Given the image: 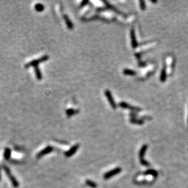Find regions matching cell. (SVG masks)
Listing matches in <instances>:
<instances>
[{"instance_id": "12", "label": "cell", "mask_w": 188, "mask_h": 188, "mask_svg": "<svg viewBox=\"0 0 188 188\" xmlns=\"http://www.w3.org/2000/svg\"><path fill=\"white\" fill-rule=\"evenodd\" d=\"M85 183H86V185H87V186H88L89 187H90L91 188H96L97 187L96 184L94 182H93V181H91V180H87L85 181Z\"/></svg>"}, {"instance_id": "4", "label": "cell", "mask_w": 188, "mask_h": 188, "mask_svg": "<svg viewBox=\"0 0 188 188\" xmlns=\"http://www.w3.org/2000/svg\"><path fill=\"white\" fill-rule=\"evenodd\" d=\"M105 96L107 98L108 102H109L111 106V107L113 108H116V105L115 102H114V100L113 99V96H112L111 93H110L109 90H105Z\"/></svg>"}, {"instance_id": "3", "label": "cell", "mask_w": 188, "mask_h": 188, "mask_svg": "<svg viewBox=\"0 0 188 188\" xmlns=\"http://www.w3.org/2000/svg\"><path fill=\"white\" fill-rule=\"evenodd\" d=\"M53 147L49 145V146L44 148V149H43V150H42V151L40 152L37 155V158H40L43 157V156H44V155L50 154L51 152H53Z\"/></svg>"}, {"instance_id": "6", "label": "cell", "mask_w": 188, "mask_h": 188, "mask_svg": "<svg viewBox=\"0 0 188 188\" xmlns=\"http://www.w3.org/2000/svg\"><path fill=\"white\" fill-rule=\"evenodd\" d=\"M63 18H64L65 22L66 24L68 29L70 30L73 29V28H74V25H73V23H72L71 20L69 19V17H68L67 15H63Z\"/></svg>"}, {"instance_id": "17", "label": "cell", "mask_w": 188, "mask_h": 188, "mask_svg": "<svg viewBox=\"0 0 188 188\" xmlns=\"http://www.w3.org/2000/svg\"><path fill=\"white\" fill-rule=\"evenodd\" d=\"M0 179H1V174H0Z\"/></svg>"}, {"instance_id": "10", "label": "cell", "mask_w": 188, "mask_h": 188, "mask_svg": "<svg viewBox=\"0 0 188 188\" xmlns=\"http://www.w3.org/2000/svg\"><path fill=\"white\" fill-rule=\"evenodd\" d=\"M118 169H116V170H112V171L109 172L107 173V174H105V175H104V178H105V179L111 177L113 176V175H115L116 174H117V173H118Z\"/></svg>"}, {"instance_id": "2", "label": "cell", "mask_w": 188, "mask_h": 188, "mask_svg": "<svg viewBox=\"0 0 188 188\" xmlns=\"http://www.w3.org/2000/svg\"><path fill=\"white\" fill-rule=\"evenodd\" d=\"M4 170H5V172H6V174H7L9 178L10 179V181H11L12 186L15 188H18V186H19V183L18 182V181L17 180L16 178L13 176V175H12V173H11V170H10L7 166L4 167Z\"/></svg>"}, {"instance_id": "13", "label": "cell", "mask_w": 188, "mask_h": 188, "mask_svg": "<svg viewBox=\"0 0 188 188\" xmlns=\"http://www.w3.org/2000/svg\"><path fill=\"white\" fill-rule=\"evenodd\" d=\"M132 44L133 46L135 47L136 46V41L135 40V37H134V32L133 31L132 32Z\"/></svg>"}, {"instance_id": "16", "label": "cell", "mask_w": 188, "mask_h": 188, "mask_svg": "<svg viewBox=\"0 0 188 188\" xmlns=\"http://www.w3.org/2000/svg\"><path fill=\"white\" fill-rule=\"evenodd\" d=\"M89 2L88 1H83L80 4V7H83L84 6L87 5V4H88Z\"/></svg>"}, {"instance_id": "5", "label": "cell", "mask_w": 188, "mask_h": 188, "mask_svg": "<svg viewBox=\"0 0 188 188\" xmlns=\"http://www.w3.org/2000/svg\"><path fill=\"white\" fill-rule=\"evenodd\" d=\"M79 148V144H76V145H74V146L72 147L68 151H67L65 153V155L66 157H71V156H73V155L77 151Z\"/></svg>"}, {"instance_id": "1", "label": "cell", "mask_w": 188, "mask_h": 188, "mask_svg": "<svg viewBox=\"0 0 188 188\" xmlns=\"http://www.w3.org/2000/svg\"><path fill=\"white\" fill-rule=\"evenodd\" d=\"M48 59H49V56L47 55H45L42 56V57L38 58V59L33 60L31 61V62L26 63V64L25 65V67L26 68H29V67H31V66H33V67L38 66V65L40 64V63H42V62H46V61L48 60Z\"/></svg>"}, {"instance_id": "14", "label": "cell", "mask_w": 188, "mask_h": 188, "mask_svg": "<svg viewBox=\"0 0 188 188\" xmlns=\"http://www.w3.org/2000/svg\"><path fill=\"white\" fill-rule=\"evenodd\" d=\"M124 73L125 74H129V75H133L134 73L133 71L130 70V69H125L124 71Z\"/></svg>"}, {"instance_id": "8", "label": "cell", "mask_w": 188, "mask_h": 188, "mask_svg": "<svg viewBox=\"0 0 188 188\" xmlns=\"http://www.w3.org/2000/svg\"><path fill=\"white\" fill-rule=\"evenodd\" d=\"M11 156V150L9 148H6L4 150V156L6 160H9Z\"/></svg>"}, {"instance_id": "11", "label": "cell", "mask_w": 188, "mask_h": 188, "mask_svg": "<svg viewBox=\"0 0 188 188\" xmlns=\"http://www.w3.org/2000/svg\"><path fill=\"white\" fill-rule=\"evenodd\" d=\"M77 111H78L76 110L71 108V109H68L66 111V114L68 116H73L74 115V114H76L77 113H78Z\"/></svg>"}, {"instance_id": "9", "label": "cell", "mask_w": 188, "mask_h": 188, "mask_svg": "<svg viewBox=\"0 0 188 188\" xmlns=\"http://www.w3.org/2000/svg\"><path fill=\"white\" fill-rule=\"evenodd\" d=\"M44 6H43L42 4L40 3H37L36 4L35 6V9L36 10L37 12H42V11L44 10Z\"/></svg>"}, {"instance_id": "7", "label": "cell", "mask_w": 188, "mask_h": 188, "mask_svg": "<svg viewBox=\"0 0 188 188\" xmlns=\"http://www.w3.org/2000/svg\"><path fill=\"white\" fill-rule=\"evenodd\" d=\"M35 76L37 80H42L43 76H42V73H41L40 69H39V68H38V66L35 67Z\"/></svg>"}, {"instance_id": "15", "label": "cell", "mask_w": 188, "mask_h": 188, "mask_svg": "<svg viewBox=\"0 0 188 188\" xmlns=\"http://www.w3.org/2000/svg\"><path fill=\"white\" fill-rule=\"evenodd\" d=\"M166 74L165 69H163V70L162 71V73L161 75V79L162 81L166 80Z\"/></svg>"}]
</instances>
